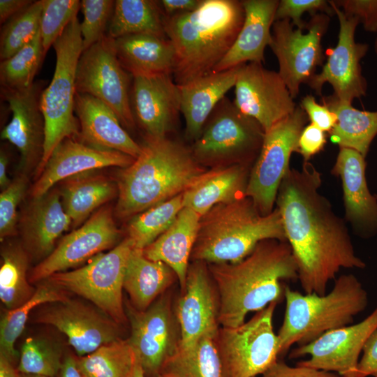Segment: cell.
I'll return each mask as SVG.
<instances>
[{
    "label": "cell",
    "mask_w": 377,
    "mask_h": 377,
    "mask_svg": "<svg viewBox=\"0 0 377 377\" xmlns=\"http://www.w3.org/2000/svg\"><path fill=\"white\" fill-rule=\"evenodd\" d=\"M321 174L310 162L290 168L279 186L276 204L305 293L326 294L341 268L365 267L357 257L346 222L320 192Z\"/></svg>",
    "instance_id": "cell-1"
},
{
    "label": "cell",
    "mask_w": 377,
    "mask_h": 377,
    "mask_svg": "<svg viewBox=\"0 0 377 377\" xmlns=\"http://www.w3.org/2000/svg\"><path fill=\"white\" fill-rule=\"evenodd\" d=\"M219 297V323L234 327L246 315L284 298L283 281L298 279L297 267L287 241L260 242L235 263L207 264Z\"/></svg>",
    "instance_id": "cell-2"
},
{
    "label": "cell",
    "mask_w": 377,
    "mask_h": 377,
    "mask_svg": "<svg viewBox=\"0 0 377 377\" xmlns=\"http://www.w3.org/2000/svg\"><path fill=\"white\" fill-rule=\"evenodd\" d=\"M139 156L117 177L115 214L135 215L183 193L209 170L193 157L191 149L168 138H145Z\"/></svg>",
    "instance_id": "cell-3"
},
{
    "label": "cell",
    "mask_w": 377,
    "mask_h": 377,
    "mask_svg": "<svg viewBox=\"0 0 377 377\" xmlns=\"http://www.w3.org/2000/svg\"><path fill=\"white\" fill-rule=\"evenodd\" d=\"M244 20L242 1L202 0L194 11L165 16L166 37L175 51L178 85L213 72L233 45Z\"/></svg>",
    "instance_id": "cell-4"
},
{
    "label": "cell",
    "mask_w": 377,
    "mask_h": 377,
    "mask_svg": "<svg viewBox=\"0 0 377 377\" xmlns=\"http://www.w3.org/2000/svg\"><path fill=\"white\" fill-rule=\"evenodd\" d=\"M267 239L286 241L276 207L269 214L262 215L247 197L221 203L200 217L191 260L237 263Z\"/></svg>",
    "instance_id": "cell-5"
},
{
    "label": "cell",
    "mask_w": 377,
    "mask_h": 377,
    "mask_svg": "<svg viewBox=\"0 0 377 377\" xmlns=\"http://www.w3.org/2000/svg\"><path fill=\"white\" fill-rule=\"evenodd\" d=\"M284 298L286 310L277 334L279 356L294 344H308L327 332L352 324L368 304L367 291L351 274L339 276L332 290L323 295H304L286 286Z\"/></svg>",
    "instance_id": "cell-6"
},
{
    "label": "cell",
    "mask_w": 377,
    "mask_h": 377,
    "mask_svg": "<svg viewBox=\"0 0 377 377\" xmlns=\"http://www.w3.org/2000/svg\"><path fill=\"white\" fill-rule=\"evenodd\" d=\"M80 24L77 17L74 18L52 45L56 53V65L52 79L44 89L40 98L45 119V141L43 156L36 168V177L62 140L79 135L75 104L76 69L83 51Z\"/></svg>",
    "instance_id": "cell-7"
},
{
    "label": "cell",
    "mask_w": 377,
    "mask_h": 377,
    "mask_svg": "<svg viewBox=\"0 0 377 377\" xmlns=\"http://www.w3.org/2000/svg\"><path fill=\"white\" fill-rule=\"evenodd\" d=\"M264 135L255 119L241 112L225 97L210 114L191 150L203 166L249 165L257 158Z\"/></svg>",
    "instance_id": "cell-8"
},
{
    "label": "cell",
    "mask_w": 377,
    "mask_h": 377,
    "mask_svg": "<svg viewBox=\"0 0 377 377\" xmlns=\"http://www.w3.org/2000/svg\"><path fill=\"white\" fill-rule=\"evenodd\" d=\"M133 241L127 237L107 253H100L83 267L52 274L45 281L90 301L120 326L128 322L122 290Z\"/></svg>",
    "instance_id": "cell-9"
},
{
    "label": "cell",
    "mask_w": 377,
    "mask_h": 377,
    "mask_svg": "<svg viewBox=\"0 0 377 377\" xmlns=\"http://www.w3.org/2000/svg\"><path fill=\"white\" fill-rule=\"evenodd\" d=\"M277 304L239 326L219 328L215 339L226 377H256L278 360L280 347L272 321Z\"/></svg>",
    "instance_id": "cell-10"
},
{
    "label": "cell",
    "mask_w": 377,
    "mask_h": 377,
    "mask_svg": "<svg viewBox=\"0 0 377 377\" xmlns=\"http://www.w3.org/2000/svg\"><path fill=\"white\" fill-rule=\"evenodd\" d=\"M308 119L304 110L297 105L291 114L265 133L259 154L250 169L245 194L262 215L274 209L279 186L290 169L291 154L297 152Z\"/></svg>",
    "instance_id": "cell-11"
},
{
    "label": "cell",
    "mask_w": 377,
    "mask_h": 377,
    "mask_svg": "<svg viewBox=\"0 0 377 377\" xmlns=\"http://www.w3.org/2000/svg\"><path fill=\"white\" fill-rule=\"evenodd\" d=\"M131 75L117 57L113 38L106 35L82 51L76 69L77 93L90 95L105 103L128 129L135 126L131 107Z\"/></svg>",
    "instance_id": "cell-12"
},
{
    "label": "cell",
    "mask_w": 377,
    "mask_h": 377,
    "mask_svg": "<svg viewBox=\"0 0 377 377\" xmlns=\"http://www.w3.org/2000/svg\"><path fill=\"white\" fill-rule=\"evenodd\" d=\"M330 16L318 13L304 28H297L289 20L274 21L269 46L279 63V74L293 99L302 84L307 82L322 66L324 54L321 40L327 32Z\"/></svg>",
    "instance_id": "cell-13"
},
{
    "label": "cell",
    "mask_w": 377,
    "mask_h": 377,
    "mask_svg": "<svg viewBox=\"0 0 377 377\" xmlns=\"http://www.w3.org/2000/svg\"><path fill=\"white\" fill-rule=\"evenodd\" d=\"M126 313L131 325L127 340L145 375L157 377L181 343L180 327L170 293L161 295L145 311L127 304Z\"/></svg>",
    "instance_id": "cell-14"
},
{
    "label": "cell",
    "mask_w": 377,
    "mask_h": 377,
    "mask_svg": "<svg viewBox=\"0 0 377 377\" xmlns=\"http://www.w3.org/2000/svg\"><path fill=\"white\" fill-rule=\"evenodd\" d=\"M329 2L339 23L337 44L330 50L322 71L306 84L317 95L322 96L323 84L329 83L334 90L333 96L341 102L352 104L355 98L366 94L367 84L362 73L360 60L369 47L367 44L355 42L359 21L346 15L332 1Z\"/></svg>",
    "instance_id": "cell-15"
},
{
    "label": "cell",
    "mask_w": 377,
    "mask_h": 377,
    "mask_svg": "<svg viewBox=\"0 0 377 377\" xmlns=\"http://www.w3.org/2000/svg\"><path fill=\"white\" fill-rule=\"evenodd\" d=\"M45 306L36 314L35 322L64 333L79 357L121 338V326L97 307L70 298Z\"/></svg>",
    "instance_id": "cell-16"
},
{
    "label": "cell",
    "mask_w": 377,
    "mask_h": 377,
    "mask_svg": "<svg viewBox=\"0 0 377 377\" xmlns=\"http://www.w3.org/2000/svg\"><path fill=\"white\" fill-rule=\"evenodd\" d=\"M234 87L235 105L255 119L265 133L297 107L279 73L265 68L262 63L244 64Z\"/></svg>",
    "instance_id": "cell-17"
},
{
    "label": "cell",
    "mask_w": 377,
    "mask_h": 377,
    "mask_svg": "<svg viewBox=\"0 0 377 377\" xmlns=\"http://www.w3.org/2000/svg\"><path fill=\"white\" fill-rule=\"evenodd\" d=\"M119 235L110 208H101L83 225L63 237L52 253L31 270L29 282L45 280L54 274L89 261L113 247Z\"/></svg>",
    "instance_id": "cell-18"
},
{
    "label": "cell",
    "mask_w": 377,
    "mask_h": 377,
    "mask_svg": "<svg viewBox=\"0 0 377 377\" xmlns=\"http://www.w3.org/2000/svg\"><path fill=\"white\" fill-rule=\"evenodd\" d=\"M377 330V306L361 322L342 327L315 341L292 349L290 359L309 358L296 365L336 373L342 377H357L359 356L370 334Z\"/></svg>",
    "instance_id": "cell-19"
},
{
    "label": "cell",
    "mask_w": 377,
    "mask_h": 377,
    "mask_svg": "<svg viewBox=\"0 0 377 377\" xmlns=\"http://www.w3.org/2000/svg\"><path fill=\"white\" fill-rule=\"evenodd\" d=\"M219 297L206 263L192 261L185 288L174 307L181 332L179 347L188 346L205 334H216Z\"/></svg>",
    "instance_id": "cell-20"
},
{
    "label": "cell",
    "mask_w": 377,
    "mask_h": 377,
    "mask_svg": "<svg viewBox=\"0 0 377 377\" xmlns=\"http://www.w3.org/2000/svg\"><path fill=\"white\" fill-rule=\"evenodd\" d=\"M44 85L43 81H38L21 89L1 87V97L12 112L10 121L1 132V138L18 149L23 168L37 161L39 164L43 156L45 119L40 98Z\"/></svg>",
    "instance_id": "cell-21"
},
{
    "label": "cell",
    "mask_w": 377,
    "mask_h": 377,
    "mask_svg": "<svg viewBox=\"0 0 377 377\" xmlns=\"http://www.w3.org/2000/svg\"><path fill=\"white\" fill-rule=\"evenodd\" d=\"M131 107L145 138H161L174 127L180 111L178 85L171 73L132 77Z\"/></svg>",
    "instance_id": "cell-22"
},
{
    "label": "cell",
    "mask_w": 377,
    "mask_h": 377,
    "mask_svg": "<svg viewBox=\"0 0 377 377\" xmlns=\"http://www.w3.org/2000/svg\"><path fill=\"white\" fill-rule=\"evenodd\" d=\"M134 160L119 151L100 149L76 138H66L52 152L31 195L34 198L41 197L57 182L77 174L112 166L124 168Z\"/></svg>",
    "instance_id": "cell-23"
},
{
    "label": "cell",
    "mask_w": 377,
    "mask_h": 377,
    "mask_svg": "<svg viewBox=\"0 0 377 377\" xmlns=\"http://www.w3.org/2000/svg\"><path fill=\"white\" fill-rule=\"evenodd\" d=\"M365 170V157L340 148L331 173L341 181L345 221L356 234L368 237L377 233V198L369 190Z\"/></svg>",
    "instance_id": "cell-24"
},
{
    "label": "cell",
    "mask_w": 377,
    "mask_h": 377,
    "mask_svg": "<svg viewBox=\"0 0 377 377\" xmlns=\"http://www.w3.org/2000/svg\"><path fill=\"white\" fill-rule=\"evenodd\" d=\"M75 112L80 141L91 147L117 151L136 158L142 149L121 125L114 111L97 98L77 93Z\"/></svg>",
    "instance_id": "cell-25"
},
{
    "label": "cell",
    "mask_w": 377,
    "mask_h": 377,
    "mask_svg": "<svg viewBox=\"0 0 377 377\" xmlns=\"http://www.w3.org/2000/svg\"><path fill=\"white\" fill-rule=\"evenodd\" d=\"M244 20L230 50L213 72L228 70L247 63H263L279 1L244 0Z\"/></svg>",
    "instance_id": "cell-26"
},
{
    "label": "cell",
    "mask_w": 377,
    "mask_h": 377,
    "mask_svg": "<svg viewBox=\"0 0 377 377\" xmlns=\"http://www.w3.org/2000/svg\"><path fill=\"white\" fill-rule=\"evenodd\" d=\"M243 65L212 72L185 84H177L180 111L185 120V133L188 139L195 140L198 138L214 108L235 87Z\"/></svg>",
    "instance_id": "cell-27"
},
{
    "label": "cell",
    "mask_w": 377,
    "mask_h": 377,
    "mask_svg": "<svg viewBox=\"0 0 377 377\" xmlns=\"http://www.w3.org/2000/svg\"><path fill=\"white\" fill-rule=\"evenodd\" d=\"M200 217L191 209L183 207L170 228L143 249L147 258L161 261L173 269L181 291L185 288Z\"/></svg>",
    "instance_id": "cell-28"
},
{
    "label": "cell",
    "mask_w": 377,
    "mask_h": 377,
    "mask_svg": "<svg viewBox=\"0 0 377 377\" xmlns=\"http://www.w3.org/2000/svg\"><path fill=\"white\" fill-rule=\"evenodd\" d=\"M71 223L59 192L50 190L41 197L34 198L23 221L24 241L36 257L45 258Z\"/></svg>",
    "instance_id": "cell-29"
},
{
    "label": "cell",
    "mask_w": 377,
    "mask_h": 377,
    "mask_svg": "<svg viewBox=\"0 0 377 377\" xmlns=\"http://www.w3.org/2000/svg\"><path fill=\"white\" fill-rule=\"evenodd\" d=\"M249 165L232 164L214 168L182 194L184 207L200 216L221 203H228L246 197L249 176Z\"/></svg>",
    "instance_id": "cell-30"
},
{
    "label": "cell",
    "mask_w": 377,
    "mask_h": 377,
    "mask_svg": "<svg viewBox=\"0 0 377 377\" xmlns=\"http://www.w3.org/2000/svg\"><path fill=\"white\" fill-rule=\"evenodd\" d=\"M113 40L121 66L132 77L172 75L175 51L168 38L141 34L127 35Z\"/></svg>",
    "instance_id": "cell-31"
},
{
    "label": "cell",
    "mask_w": 377,
    "mask_h": 377,
    "mask_svg": "<svg viewBox=\"0 0 377 377\" xmlns=\"http://www.w3.org/2000/svg\"><path fill=\"white\" fill-rule=\"evenodd\" d=\"M177 280L173 269L161 261L147 258L143 249L133 248L126 269L124 289L131 305L145 311Z\"/></svg>",
    "instance_id": "cell-32"
},
{
    "label": "cell",
    "mask_w": 377,
    "mask_h": 377,
    "mask_svg": "<svg viewBox=\"0 0 377 377\" xmlns=\"http://www.w3.org/2000/svg\"><path fill=\"white\" fill-rule=\"evenodd\" d=\"M117 193V186L110 179L91 171L66 179L59 191L62 205L73 226L82 223Z\"/></svg>",
    "instance_id": "cell-33"
},
{
    "label": "cell",
    "mask_w": 377,
    "mask_h": 377,
    "mask_svg": "<svg viewBox=\"0 0 377 377\" xmlns=\"http://www.w3.org/2000/svg\"><path fill=\"white\" fill-rule=\"evenodd\" d=\"M321 101L337 117L329 132L331 142L340 148L354 149L366 157L377 135V110H360L352 104L341 102L332 95L323 96Z\"/></svg>",
    "instance_id": "cell-34"
},
{
    "label": "cell",
    "mask_w": 377,
    "mask_h": 377,
    "mask_svg": "<svg viewBox=\"0 0 377 377\" xmlns=\"http://www.w3.org/2000/svg\"><path fill=\"white\" fill-rule=\"evenodd\" d=\"M216 334H205L193 343L179 347L164 363L165 377H226L216 343Z\"/></svg>",
    "instance_id": "cell-35"
},
{
    "label": "cell",
    "mask_w": 377,
    "mask_h": 377,
    "mask_svg": "<svg viewBox=\"0 0 377 377\" xmlns=\"http://www.w3.org/2000/svg\"><path fill=\"white\" fill-rule=\"evenodd\" d=\"M164 19L158 1L116 0L107 36L115 39L145 34L167 38Z\"/></svg>",
    "instance_id": "cell-36"
},
{
    "label": "cell",
    "mask_w": 377,
    "mask_h": 377,
    "mask_svg": "<svg viewBox=\"0 0 377 377\" xmlns=\"http://www.w3.org/2000/svg\"><path fill=\"white\" fill-rule=\"evenodd\" d=\"M67 292L45 281L36 289L33 296L19 307L7 310L0 322V354L13 363L20 356L15 348L30 313L38 306L68 300Z\"/></svg>",
    "instance_id": "cell-37"
},
{
    "label": "cell",
    "mask_w": 377,
    "mask_h": 377,
    "mask_svg": "<svg viewBox=\"0 0 377 377\" xmlns=\"http://www.w3.org/2000/svg\"><path fill=\"white\" fill-rule=\"evenodd\" d=\"M1 256L0 300L7 310H12L27 302L36 290L27 276V256L20 245L5 246Z\"/></svg>",
    "instance_id": "cell-38"
},
{
    "label": "cell",
    "mask_w": 377,
    "mask_h": 377,
    "mask_svg": "<svg viewBox=\"0 0 377 377\" xmlns=\"http://www.w3.org/2000/svg\"><path fill=\"white\" fill-rule=\"evenodd\" d=\"M135 359L128 340L121 338L77 358L79 370L85 377H130Z\"/></svg>",
    "instance_id": "cell-39"
},
{
    "label": "cell",
    "mask_w": 377,
    "mask_h": 377,
    "mask_svg": "<svg viewBox=\"0 0 377 377\" xmlns=\"http://www.w3.org/2000/svg\"><path fill=\"white\" fill-rule=\"evenodd\" d=\"M182 194L132 218L127 230L128 237L133 242V248L144 249L170 228L184 207Z\"/></svg>",
    "instance_id": "cell-40"
},
{
    "label": "cell",
    "mask_w": 377,
    "mask_h": 377,
    "mask_svg": "<svg viewBox=\"0 0 377 377\" xmlns=\"http://www.w3.org/2000/svg\"><path fill=\"white\" fill-rule=\"evenodd\" d=\"M44 57L39 30L31 42L12 57L1 61V87L21 89L31 86Z\"/></svg>",
    "instance_id": "cell-41"
},
{
    "label": "cell",
    "mask_w": 377,
    "mask_h": 377,
    "mask_svg": "<svg viewBox=\"0 0 377 377\" xmlns=\"http://www.w3.org/2000/svg\"><path fill=\"white\" fill-rule=\"evenodd\" d=\"M43 0L32 3L8 20L1 30L0 59H8L31 42L40 30Z\"/></svg>",
    "instance_id": "cell-42"
},
{
    "label": "cell",
    "mask_w": 377,
    "mask_h": 377,
    "mask_svg": "<svg viewBox=\"0 0 377 377\" xmlns=\"http://www.w3.org/2000/svg\"><path fill=\"white\" fill-rule=\"evenodd\" d=\"M62 363L57 346L43 338L29 337L22 344L17 369L20 374L55 377Z\"/></svg>",
    "instance_id": "cell-43"
},
{
    "label": "cell",
    "mask_w": 377,
    "mask_h": 377,
    "mask_svg": "<svg viewBox=\"0 0 377 377\" xmlns=\"http://www.w3.org/2000/svg\"><path fill=\"white\" fill-rule=\"evenodd\" d=\"M80 9L78 0H43L40 34L45 56Z\"/></svg>",
    "instance_id": "cell-44"
},
{
    "label": "cell",
    "mask_w": 377,
    "mask_h": 377,
    "mask_svg": "<svg viewBox=\"0 0 377 377\" xmlns=\"http://www.w3.org/2000/svg\"><path fill=\"white\" fill-rule=\"evenodd\" d=\"M114 1L82 0L80 10L84 19L80 24L83 51L107 35L112 15Z\"/></svg>",
    "instance_id": "cell-45"
},
{
    "label": "cell",
    "mask_w": 377,
    "mask_h": 377,
    "mask_svg": "<svg viewBox=\"0 0 377 377\" xmlns=\"http://www.w3.org/2000/svg\"><path fill=\"white\" fill-rule=\"evenodd\" d=\"M25 177H18L0 194V239L13 236L16 232L17 208L27 189Z\"/></svg>",
    "instance_id": "cell-46"
},
{
    "label": "cell",
    "mask_w": 377,
    "mask_h": 377,
    "mask_svg": "<svg viewBox=\"0 0 377 377\" xmlns=\"http://www.w3.org/2000/svg\"><path fill=\"white\" fill-rule=\"evenodd\" d=\"M309 13L311 17L322 13L334 14L329 1L325 0H281L276 8L274 21L289 20L297 28H304L306 22L302 16Z\"/></svg>",
    "instance_id": "cell-47"
},
{
    "label": "cell",
    "mask_w": 377,
    "mask_h": 377,
    "mask_svg": "<svg viewBox=\"0 0 377 377\" xmlns=\"http://www.w3.org/2000/svg\"><path fill=\"white\" fill-rule=\"evenodd\" d=\"M346 15L355 17L367 31H377V0H334Z\"/></svg>",
    "instance_id": "cell-48"
},
{
    "label": "cell",
    "mask_w": 377,
    "mask_h": 377,
    "mask_svg": "<svg viewBox=\"0 0 377 377\" xmlns=\"http://www.w3.org/2000/svg\"><path fill=\"white\" fill-rule=\"evenodd\" d=\"M300 106L306 112L311 124L325 132H330L337 121L336 114L325 105L318 103L312 95L303 97Z\"/></svg>",
    "instance_id": "cell-49"
},
{
    "label": "cell",
    "mask_w": 377,
    "mask_h": 377,
    "mask_svg": "<svg viewBox=\"0 0 377 377\" xmlns=\"http://www.w3.org/2000/svg\"><path fill=\"white\" fill-rule=\"evenodd\" d=\"M326 142L325 132L310 124L305 126L300 135L297 152L302 155L304 162H309L323 150Z\"/></svg>",
    "instance_id": "cell-50"
},
{
    "label": "cell",
    "mask_w": 377,
    "mask_h": 377,
    "mask_svg": "<svg viewBox=\"0 0 377 377\" xmlns=\"http://www.w3.org/2000/svg\"><path fill=\"white\" fill-rule=\"evenodd\" d=\"M261 377H342L330 371L296 365L288 366L283 361L277 360Z\"/></svg>",
    "instance_id": "cell-51"
},
{
    "label": "cell",
    "mask_w": 377,
    "mask_h": 377,
    "mask_svg": "<svg viewBox=\"0 0 377 377\" xmlns=\"http://www.w3.org/2000/svg\"><path fill=\"white\" fill-rule=\"evenodd\" d=\"M357 367V377H377V330L366 341Z\"/></svg>",
    "instance_id": "cell-52"
},
{
    "label": "cell",
    "mask_w": 377,
    "mask_h": 377,
    "mask_svg": "<svg viewBox=\"0 0 377 377\" xmlns=\"http://www.w3.org/2000/svg\"><path fill=\"white\" fill-rule=\"evenodd\" d=\"M202 0H162L158 1L163 14L166 17L194 11Z\"/></svg>",
    "instance_id": "cell-53"
},
{
    "label": "cell",
    "mask_w": 377,
    "mask_h": 377,
    "mask_svg": "<svg viewBox=\"0 0 377 377\" xmlns=\"http://www.w3.org/2000/svg\"><path fill=\"white\" fill-rule=\"evenodd\" d=\"M33 1L30 0H0L1 24H5L14 15L32 3Z\"/></svg>",
    "instance_id": "cell-54"
},
{
    "label": "cell",
    "mask_w": 377,
    "mask_h": 377,
    "mask_svg": "<svg viewBox=\"0 0 377 377\" xmlns=\"http://www.w3.org/2000/svg\"><path fill=\"white\" fill-rule=\"evenodd\" d=\"M58 377H83L77 366V360L71 355L63 360Z\"/></svg>",
    "instance_id": "cell-55"
},
{
    "label": "cell",
    "mask_w": 377,
    "mask_h": 377,
    "mask_svg": "<svg viewBox=\"0 0 377 377\" xmlns=\"http://www.w3.org/2000/svg\"><path fill=\"white\" fill-rule=\"evenodd\" d=\"M20 375L17 369L14 368L13 363L0 354V377H20Z\"/></svg>",
    "instance_id": "cell-56"
},
{
    "label": "cell",
    "mask_w": 377,
    "mask_h": 377,
    "mask_svg": "<svg viewBox=\"0 0 377 377\" xmlns=\"http://www.w3.org/2000/svg\"><path fill=\"white\" fill-rule=\"evenodd\" d=\"M8 163V158L6 153L1 150L0 154V186L4 190L12 182L8 179L7 176V166Z\"/></svg>",
    "instance_id": "cell-57"
},
{
    "label": "cell",
    "mask_w": 377,
    "mask_h": 377,
    "mask_svg": "<svg viewBox=\"0 0 377 377\" xmlns=\"http://www.w3.org/2000/svg\"><path fill=\"white\" fill-rule=\"evenodd\" d=\"M130 377H145V371L137 356Z\"/></svg>",
    "instance_id": "cell-58"
},
{
    "label": "cell",
    "mask_w": 377,
    "mask_h": 377,
    "mask_svg": "<svg viewBox=\"0 0 377 377\" xmlns=\"http://www.w3.org/2000/svg\"><path fill=\"white\" fill-rule=\"evenodd\" d=\"M20 377H47V376H39V375H34V374H20Z\"/></svg>",
    "instance_id": "cell-59"
},
{
    "label": "cell",
    "mask_w": 377,
    "mask_h": 377,
    "mask_svg": "<svg viewBox=\"0 0 377 377\" xmlns=\"http://www.w3.org/2000/svg\"><path fill=\"white\" fill-rule=\"evenodd\" d=\"M157 377H165V376H161V375H159V376H158Z\"/></svg>",
    "instance_id": "cell-60"
},
{
    "label": "cell",
    "mask_w": 377,
    "mask_h": 377,
    "mask_svg": "<svg viewBox=\"0 0 377 377\" xmlns=\"http://www.w3.org/2000/svg\"><path fill=\"white\" fill-rule=\"evenodd\" d=\"M376 52H377V40H376Z\"/></svg>",
    "instance_id": "cell-61"
},
{
    "label": "cell",
    "mask_w": 377,
    "mask_h": 377,
    "mask_svg": "<svg viewBox=\"0 0 377 377\" xmlns=\"http://www.w3.org/2000/svg\"><path fill=\"white\" fill-rule=\"evenodd\" d=\"M376 198H377V195H375Z\"/></svg>",
    "instance_id": "cell-62"
},
{
    "label": "cell",
    "mask_w": 377,
    "mask_h": 377,
    "mask_svg": "<svg viewBox=\"0 0 377 377\" xmlns=\"http://www.w3.org/2000/svg\"><path fill=\"white\" fill-rule=\"evenodd\" d=\"M83 377H85V376H83Z\"/></svg>",
    "instance_id": "cell-63"
}]
</instances>
